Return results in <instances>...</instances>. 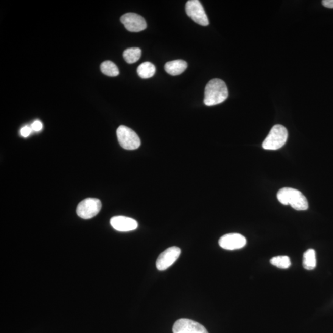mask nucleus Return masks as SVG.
I'll return each instance as SVG.
<instances>
[{
    "mask_svg": "<svg viewBox=\"0 0 333 333\" xmlns=\"http://www.w3.org/2000/svg\"><path fill=\"white\" fill-rule=\"evenodd\" d=\"M186 11L187 16L196 23L203 26H208L209 22L203 5L198 0H189L186 3Z\"/></svg>",
    "mask_w": 333,
    "mask_h": 333,
    "instance_id": "423d86ee",
    "label": "nucleus"
},
{
    "mask_svg": "<svg viewBox=\"0 0 333 333\" xmlns=\"http://www.w3.org/2000/svg\"><path fill=\"white\" fill-rule=\"evenodd\" d=\"M187 64L183 60L169 61L165 65V70L168 74L176 76L183 73L187 69Z\"/></svg>",
    "mask_w": 333,
    "mask_h": 333,
    "instance_id": "f8f14e48",
    "label": "nucleus"
},
{
    "mask_svg": "<svg viewBox=\"0 0 333 333\" xmlns=\"http://www.w3.org/2000/svg\"><path fill=\"white\" fill-rule=\"evenodd\" d=\"M141 56V50L138 47H131L125 50L123 57L126 62L132 64L135 63L140 59Z\"/></svg>",
    "mask_w": 333,
    "mask_h": 333,
    "instance_id": "2eb2a0df",
    "label": "nucleus"
},
{
    "mask_svg": "<svg viewBox=\"0 0 333 333\" xmlns=\"http://www.w3.org/2000/svg\"><path fill=\"white\" fill-rule=\"evenodd\" d=\"M43 125L40 120H35L31 125V128L33 131H40L43 129Z\"/></svg>",
    "mask_w": 333,
    "mask_h": 333,
    "instance_id": "a211bd4d",
    "label": "nucleus"
},
{
    "mask_svg": "<svg viewBox=\"0 0 333 333\" xmlns=\"http://www.w3.org/2000/svg\"><path fill=\"white\" fill-rule=\"evenodd\" d=\"M181 253V249L173 246L165 250L156 260V267L159 271H164L177 261Z\"/></svg>",
    "mask_w": 333,
    "mask_h": 333,
    "instance_id": "0eeeda50",
    "label": "nucleus"
},
{
    "mask_svg": "<svg viewBox=\"0 0 333 333\" xmlns=\"http://www.w3.org/2000/svg\"><path fill=\"white\" fill-rule=\"evenodd\" d=\"M102 209V203L97 198H87L81 201L77 208V213L83 219H90L96 216Z\"/></svg>",
    "mask_w": 333,
    "mask_h": 333,
    "instance_id": "39448f33",
    "label": "nucleus"
},
{
    "mask_svg": "<svg viewBox=\"0 0 333 333\" xmlns=\"http://www.w3.org/2000/svg\"><path fill=\"white\" fill-rule=\"evenodd\" d=\"M246 243V239L243 235L239 233H229L220 237L219 244L224 250L233 251L245 247Z\"/></svg>",
    "mask_w": 333,
    "mask_h": 333,
    "instance_id": "9d476101",
    "label": "nucleus"
},
{
    "mask_svg": "<svg viewBox=\"0 0 333 333\" xmlns=\"http://www.w3.org/2000/svg\"><path fill=\"white\" fill-rule=\"evenodd\" d=\"M270 263L281 269H287L292 265L290 257L287 256L274 257L270 260Z\"/></svg>",
    "mask_w": 333,
    "mask_h": 333,
    "instance_id": "f3484780",
    "label": "nucleus"
},
{
    "mask_svg": "<svg viewBox=\"0 0 333 333\" xmlns=\"http://www.w3.org/2000/svg\"><path fill=\"white\" fill-rule=\"evenodd\" d=\"M288 136V130L284 126L281 125L273 126L267 138L263 142L262 147L267 150L280 149L286 144Z\"/></svg>",
    "mask_w": 333,
    "mask_h": 333,
    "instance_id": "7ed1b4c3",
    "label": "nucleus"
},
{
    "mask_svg": "<svg viewBox=\"0 0 333 333\" xmlns=\"http://www.w3.org/2000/svg\"><path fill=\"white\" fill-rule=\"evenodd\" d=\"M317 266L316 252L313 249H309L305 252L303 257V267L307 270H313Z\"/></svg>",
    "mask_w": 333,
    "mask_h": 333,
    "instance_id": "ddd939ff",
    "label": "nucleus"
},
{
    "mask_svg": "<svg viewBox=\"0 0 333 333\" xmlns=\"http://www.w3.org/2000/svg\"><path fill=\"white\" fill-rule=\"evenodd\" d=\"M228 97L227 86L223 80L214 78L210 80L204 91V103L211 106L220 104Z\"/></svg>",
    "mask_w": 333,
    "mask_h": 333,
    "instance_id": "f257e3e1",
    "label": "nucleus"
},
{
    "mask_svg": "<svg viewBox=\"0 0 333 333\" xmlns=\"http://www.w3.org/2000/svg\"><path fill=\"white\" fill-rule=\"evenodd\" d=\"M120 21L125 29L131 32H139L147 29L146 21L142 16L135 13L125 14L120 18Z\"/></svg>",
    "mask_w": 333,
    "mask_h": 333,
    "instance_id": "6e6552de",
    "label": "nucleus"
},
{
    "mask_svg": "<svg viewBox=\"0 0 333 333\" xmlns=\"http://www.w3.org/2000/svg\"><path fill=\"white\" fill-rule=\"evenodd\" d=\"M110 223L114 229L121 232L133 231L138 226L135 219L125 216L114 217L111 219Z\"/></svg>",
    "mask_w": 333,
    "mask_h": 333,
    "instance_id": "9b49d317",
    "label": "nucleus"
},
{
    "mask_svg": "<svg viewBox=\"0 0 333 333\" xmlns=\"http://www.w3.org/2000/svg\"><path fill=\"white\" fill-rule=\"evenodd\" d=\"M173 333H209L204 326L189 319L182 318L173 324Z\"/></svg>",
    "mask_w": 333,
    "mask_h": 333,
    "instance_id": "1a4fd4ad",
    "label": "nucleus"
},
{
    "mask_svg": "<svg viewBox=\"0 0 333 333\" xmlns=\"http://www.w3.org/2000/svg\"><path fill=\"white\" fill-rule=\"evenodd\" d=\"M117 139L120 146L127 150H135L140 147L141 140L139 136L131 128L120 125L117 130Z\"/></svg>",
    "mask_w": 333,
    "mask_h": 333,
    "instance_id": "20e7f679",
    "label": "nucleus"
},
{
    "mask_svg": "<svg viewBox=\"0 0 333 333\" xmlns=\"http://www.w3.org/2000/svg\"><path fill=\"white\" fill-rule=\"evenodd\" d=\"M32 131L31 127L25 126V127L21 128V135L24 137H28L31 134Z\"/></svg>",
    "mask_w": 333,
    "mask_h": 333,
    "instance_id": "6ab92c4d",
    "label": "nucleus"
},
{
    "mask_svg": "<svg viewBox=\"0 0 333 333\" xmlns=\"http://www.w3.org/2000/svg\"><path fill=\"white\" fill-rule=\"evenodd\" d=\"M277 198L284 205H290L297 211H306L309 208L307 198L299 190L283 187L277 193Z\"/></svg>",
    "mask_w": 333,
    "mask_h": 333,
    "instance_id": "f03ea898",
    "label": "nucleus"
},
{
    "mask_svg": "<svg viewBox=\"0 0 333 333\" xmlns=\"http://www.w3.org/2000/svg\"><path fill=\"white\" fill-rule=\"evenodd\" d=\"M322 4L324 7L333 8V0H323Z\"/></svg>",
    "mask_w": 333,
    "mask_h": 333,
    "instance_id": "aec40b11",
    "label": "nucleus"
},
{
    "mask_svg": "<svg viewBox=\"0 0 333 333\" xmlns=\"http://www.w3.org/2000/svg\"><path fill=\"white\" fill-rule=\"evenodd\" d=\"M101 71L102 73L110 77H116L119 74V71L116 64L110 61H106L101 64Z\"/></svg>",
    "mask_w": 333,
    "mask_h": 333,
    "instance_id": "dca6fc26",
    "label": "nucleus"
},
{
    "mask_svg": "<svg viewBox=\"0 0 333 333\" xmlns=\"http://www.w3.org/2000/svg\"><path fill=\"white\" fill-rule=\"evenodd\" d=\"M137 73L139 77L145 79L152 77L156 73L155 66L150 62H145L138 66Z\"/></svg>",
    "mask_w": 333,
    "mask_h": 333,
    "instance_id": "4468645a",
    "label": "nucleus"
}]
</instances>
